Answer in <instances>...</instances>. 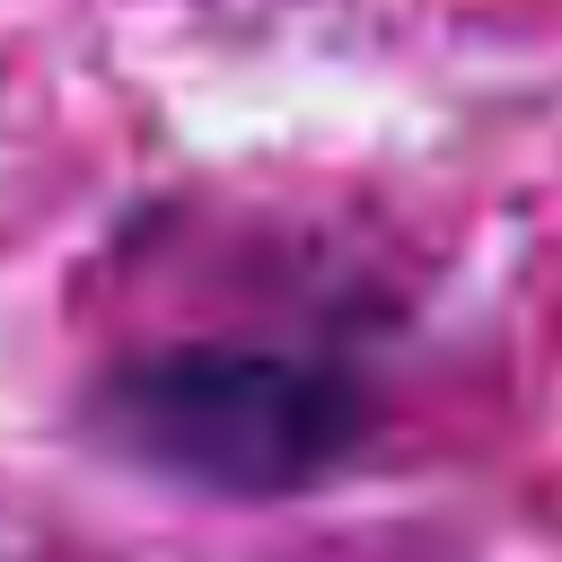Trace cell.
Returning a JSON list of instances; mask_svg holds the SVG:
<instances>
[{
	"label": "cell",
	"instance_id": "1",
	"mask_svg": "<svg viewBox=\"0 0 562 562\" xmlns=\"http://www.w3.org/2000/svg\"><path fill=\"white\" fill-rule=\"evenodd\" d=\"M88 439L123 465L202 501H299L334 483L369 430L378 395L334 351L290 342H158L88 378Z\"/></svg>",
	"mask_w": 562,
	"mask_h": 562
}]
</instances>
